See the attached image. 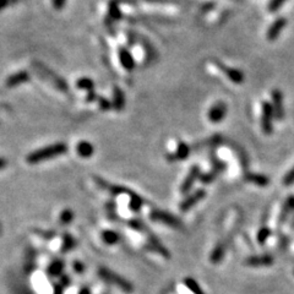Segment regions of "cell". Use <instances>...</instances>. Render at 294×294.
Segmentation results:
<instances>
[{
    "label": "cell",
    "mask_w": 294,
    "mask_h": 294,
    "mask_svg": "<svg viewBox=\"0 0 294 294\" xmlns=\"http://www.w3.org/2000/svg\"><path fill=\"white\" fill-rule=\"evenodd\" d=\"M67 147L66 145L63 144V142H59V144H54L50 145V146L44 147V148H41V150L35 151V152L30 153L27 156V162L28 163H38V162H43V161L47 160H52V158L57 157V156L63 155V153L66 152Z\"/></svg>",
    "instance_id": "6da1fadb"
},
{
    "label": "cell",
    "mask_w": 294,
    "mask_h": 294,
    "mask_svg": "<svg viewBox=\"0 0 294 294\" xmlns=\"http://www.w3.org/2000/svg\"><path fill=\"white\" fill-rule=\"evenodd\" d=\"M33 69H35V71L37 72L38 75L42 76L44 80L49 81L57 90L62 91V92H69V86H67L66 81L63 78H60L59 75H57L49 67L45 66L43 63L33 62Z\"/></svg>",
    "instance_id": "7a4b0ae2"
},
{
    "label": "cell",
    "mask_w": 294,
    "mask_h": 294,
    "mask_svg": "<svg viewBox=\"0 0 294 294\" xmlns=\"http://www.w3.org/2000/svg\"><path fill=\"white\" fill-rule=\"evenodd\" d=\"M209 66L213 67V70H216V71L219 72V74H222L223 76L227 78V80H230L231 83L235 84V85H240V84L244 83V74H243L240 70L227 66V65L218 62V60H210Z\"/></svg>",
    "instance_id": "3957f363"
},
{
    "label": "cell",
    "mask_w": 294,
    "mask_h": 294,
    "mask_svg": "<svg viewBox=\"0 0 294 294\" xmlns=\"http://www.w3.org/2000/svg\"><path fill=\"white\" fill-rule=\"evenodd\" d=\"M100 274H101V277H102V278L105 279V281L110 282V283H113L114 286H118L120 289H123L124 292H132V289H134V287H132V284L130 283L129 281H126L125 278L120 277L119 274L112 272L110 270L105 269V267H101Z\"/></svg>",
    "instance_id": "277c9868"
},
{
    "label": "cell",
    "mask_w": 294,
    "mask_h": 294,
    "mask_svg": "<svg viewBox=\"0 0 294 294\" xmlns=\"http://www.w3.org/2000/svg\"><path fill=\"white\" fill-rule=\"evenodd\" d=\"M262 114H261V126L262 131L265 134H271L272 132V120H273V108L271 103L262 102Z\"/></svg>",
    "instance_id": "5b68a950"
},
{
    "label": "cell",
    "mask_w": 294,
    "mask_h": 294,
    "mask_svg": "<svg viewBox=\"0 0 294 294\" xmlns=\"http://www.w3.org/2000/svg\"><path fill=\"white\" fill-rule=\"evenodd\" d=\"M227 105H226L225 102H221V101H219V102L214 103V105L210 108L209 113H207V117H209L210 122L216 124V123L222 122V120L225 119V117L227 115Z\"/></svg>",
    "instance_id": "8992f818"
},
{
    "label": "cell",
    "mask_w": 294,
    "mask_h": 294,
    "mask_svg": "<svg viewBox=\"0 0 294 294\" xmlns=\"http://www.w3.org/2000/svg\"><path fill=\"white\" fill-rule=\"evenodd\" d=\"M287 26V19L286 18H278L271 23V26L269 27L266 33V38L270 42H273L278 38V36L281 35L282 31L284 30V27Z\"/></svg>",
    "instance_id": "52a82bcc"
},
{
    "label": "cell",
    "mask_w": 294,
    "mask_h": 294,
    "mask_svg": "<svg viewBox=\"0 0 294 294\" xmlns=\"http://www.w3.org/2000/svg\"><path fill=\"white\" fill-rule=\"evenodd\" d=\"M272 97V108H273V114L274 117L278 120L283 119L284 117V108H283V96L282 92L277 88H274L271 92Z\"/></svg>",
    "instance_id": "ba28073f"
},
{
    "label": "cell",
    "mask_w": 294,
    "mask_h": 294,
    "mask_svg": "<svg viewBox=\"0 0 294 294\" xmlns=\"http://www.w3.org/2000/svg\"><path fill=\"white\" fill-rule=\"evenodd\" d=\"M28 81H30V72L27 70H20V71L15 72V74H13V75H10L6 79L5 85L6 87L13 88L28 83Z\"/></svg>",
    "instance_id": "9c48e42d"
},
{
    "label": "cell",
    "mask_w": 294,
    "mask_h": 294,
    "mask_svg": "<svg viewBox=\"0 0 294 294\" xmlns=\"http://www.w3.org/2000/svg\"><path fill=\"white\" fill-rule=\"evenodd\" d=\"M151 219H153V221H158V222L167 223L168 226L174 228H179L180 226H182V222H180L179 219L173 217L172 214L166 213V212L163 211H153L152 213H151Z\"/></svg>",
    "instance_id": "30bf717a"
},
{
    "label": "cell",
    "mask_w": 294,
    "mask_h": 294,
    "mask_svg": "<svg viewBox=\"0 0 294 294\" xmlns=\"http://www.w3.org/2000/svg\"><path fill=\"white\" fill-rule=\"evenodd\" d=\"M118 55H119V62L120 65H122L123 67H124V70H126V71H132V70L135 69V59L134 57H132L131 53L129 52V50L126 49V48H119V53H118Z\"/></svg>",
    "instance_id": "8fae6325"
},
{
    "label": "cell",
    "mask_w": 294,
    "mask_h": 294,
    "mask_svg": "<svg viewBox=\"0 0 294 294\" xmlns=\"http://www.w3.org/2000/svg\"><path fill=\"white\" fill-rule=\"evenodd\" d=\"M205 196H206V192H205L204 190H197V191H195L191 196L187 197V199L182 202V205H180V210H182L183 212L189 211L192 206H195L197 202L201 201Z\"/></svg>",
    "instance_id": "7c38bea8"
},
{
    "label": "cell",
    "mask_w": 294,
    "mask_h": 294,
    "mask_svg": "<svg viewBox=\"0 0 294 294\" xmlns=\"http://www.w3.org/2000/svg\"><path fill=\"white\" fill-rule=\"evenodd\" d=\"M200 175V168L199 166H192V168L190 169V172L188 173L187 178H185V180L183 182L182 184V189H180V191L183 192V194H187L188 191H189L190 189H191V187L194 185L195 180L199 178Z\"/></svg>",
    "instance_id": "4fadbf2b"
},
{
    "label": "cell",
    "mask_w": 294,
    "mask_h": 294,
    "mask_svg": "<svg viewBox=\"0 0 294 294\" xmlns=\"http://www.w3.org/2000/svg\"><path fill=\"white\" fill-rule=\"evenodd\" d=\"M190 152V146L189 145H187L185 142H179V145H178L177 147V151H175L174 153H172V155L168 156V161H170V162H174V161H182L185 160V158L189 156Z\"/></svg>",
    "instance_id": "5bb4252c"
},
{
    "label": "cell",
    "mask_w": 294,
    "mask_h": 294,
    "mask_svg": "<svg viewBox=\"0 0 294 294\" xmlns=\"http://www.w3.org/2000/svg\"><path fill=\"white\" fill-rule=\"evenodd\" d=\"M273 262V257L270 255H261V256H252L245 260V264L248 266L260 267V266H270Z\"/></svg>",
    "instance_id": "9a60e30c"
},
{
    "label": "cell",
    "mask_w": 294,
    "mask_h": 294,
    "mask_svg": "<svg viewBox=\"0 0 294 294\" xmlns=\"http://www.w3.org/2000/svg\"><path fill=\"white\" fill-rule=\"evenodd\" d=\"M125 107V96L123 91L119 87H114L113 90V101H112V108L117 112L124 109Z\"/></svg>",
    "instance_id": "2e32d148"
},
{
    "label": "cell",
    "mask_w": 294,
    "mask_h": 294,
    "mask_svg": "<svg viewBox=\"0 0 294 294\" xmlns=\"http://www.w3.org/2000/svg\"><path fill=\"white\" fill-rule=\"evenodd\" d=\"M76 152L83 158H90L93 155V152H95V148H93L91 142L81 141L76 145Z\"/></svg>",
    "instance_id": "e0dca14e"
},
{
    "label": "cell",
    "mask_w": 294,
    "mask_h": 294,
    "mask_svg": "<svg viewBox=\"0 0 294 294\" xmlns=\"http://www.w3.org/2000/svg\"><path fill=\"white\" fill-rule=\"evenodd\" d=\"M108 18L110 21H119L122 18V10L119 8V1L112 0L108 6Z\"/></svg>",
    "instance_id": "ac0fdd59"
},
{
    "label": "cell",
    "mask_w": 294,
    "mask_h": 294,
    "mask_svg": "<svg viewBox=\"0 0 294 294\" xmlns=\"http://www.w3.org/2000/svg\"><path fill=\"white\" fill-rule=\"evenodd\" d=\"M245 180L249 183H254V184L259 185V187H266L270 183V179L266 175L260 174H247L245 175Z\"/></svg>",
    "instance_id": "d6986e66"
},
{
    "label": "cell",
    "mask_w": 294,
    "mask_h": 294,
    "mask_svg": "<svg viewBox=\"0 0 294 294\" xmlns=\"http://www.w3.org/2000/svg\"><path fill=\"white\" fill-rule=\"evenodd\" d=\"M76 87L86 92H91L95 91V83L90 78H81L76 81Z\"/></svg>",
    "instance_id": "ffe728a7"
},
{
    "label": "cell",
    "mask_w": 294,
    "mask_h": 294,
    "mask_svg": "<svg viewBox=\"0 0 294 294\" xmlns=\"http://www.w3.org/2000/svg\"><path fill=\"white\" fill-rule=\"evenodd\" d=\"M291 211H294V196H289L288 199H287L286 205H284L283 207V211H282L281 214V219H279V222H283V221H286L287 216H288V213Z\"/></svg>",
    "instance_id": "44dd1931"
},
{
    "label": "cell",
    "mask_w": 294,
    "mask_h": 294,
    "mask_svg": "<svg viewBox=\"0 0 294 294\" xmlns=\"http://www.w3.org/2000/svg\"><path fill=\"white\" fill-rule=\"evenodd\" d=\"M223 254H225V245L218 244V247H216V249H214L213 252H212L211 261L212 262L221 261V259L223 257Z\"/></svg>",
    "instance_id": "7402d4cb"
},
{
    "label": "cell",
    "mask_w": 294,
    "mask_h": 294,
    "mask_svg": "<svg viewBox=\"0 0 294 294\" xmlns=\"http://www.w3.org/2000/svg\"><path fill=\"white\" fill-rule=\"evenodd\" d=\"M102 237L103 239H105V242L109 245L115 244V243L119 240V237H118L117 233L112 232V231H105V232H103Z\"/></svg>",
    "instance_id": "603a6c76"
},
{
    "label": "cell",
    "mask_w": 294,
    "mask_h": 294,
    "mask_svg": "<svg viewBox=\"0 0 294 294\" xmlns=\"http://www.w3.org/2000/svg\"><path fill=\"white\" fill-rule=\"evenodd\" d=\"M184 282H185V284H187V286L189 287V288L191 289L195 294H204V292L201 291V288H200L196 281H194L192 278H187Z\"/></svg>",
    "instance_id": "cb8c5ba5"
},
{
    "label": "cell",
    "mask_w": 294,
    "mask_h": 294,
    "mask_svg": "<svg viewBox=\"0 0 294 294\" xmlns=\"http://www.w3.org/2000/svg\"><path fill=\"white\" fill-rule=\"evenodd\" d=\"M270 235V230L267 227H262L261 230L259 231V233H257V242L260 243V244H264L265 242H266V239L269 238Z\"/></svg>",
    "instance_id": "d4e9b609"
},
{
    "label": "cell",
    "mask_w": 294,
    "mask_h": 294,
    "mask_svg": "<svg viewBox=\"0 0 294 294\" xmlns=\"http://www.w3.org/2000/svg\"><path fill=\"white\" fill-rule=\"evenodd\" d=\"M286 1L287 0H271L269 4V11L270 13H274V11L278 10Z\"/></svg>",
    "instance_id": "484cf974"
},
{
    "label": "cell",
    "mask_w": 294,
    "mask_h": 294,
    "mask_svg": "<svg viewBox=\"0 0 294 294\" xmlns=\"http://www.w3.org/2000/svg\"><path fill=\"white\" fill-rule=\"evenodd\" d=\"M96 102L98 103V105H100V108L102 110L112 109V102H109L107 98H103V97H100V96H98V98H97V101H96Z\"/></svg>",
    "instance_id": "4316f807"
},
{
    "label": "cell",
    "mask_w": 294,
    "mask_h": 294,
    "mask_svg": "<svg viewBox=\"0 0 294 294\" xmlns=\"http://www.w3.org/2000/svg\"><path fill=\"white\" fill-rule=\"evenodd\" d=\"M141 205H142V200L140 199L139 196H136V195H132L131 201H130V207H131V210H134V211H139V210L141 209Z\"/></svg>",
    "instance_id": "83f0119b"
},
{
    "label": "cell",
    "mask_w": 294,
    "mask_h": 294,
    "mask_svg": "<svg viewBox=\"0 0 294 294\" xmlns=\"http://www.w3.org/2000/svg\"><path fill=\"white\" fill-rule=\"evenodd\" d=\"M293 183H294V167L292 168V169L289 170V172L287 173L283 178V184L287 185V187L292 185Z\"/></svg>",
    "instance_id": "f1b7e54d"
},
{
    "label": "cell",
    "mask_w": 294,
    "mask_h": 294,
    "mask_svg": "<svg viewBox=\"0 0 294 294\" xmlns=\"http://www.w3.org/2000/svg\"><path fill=\"white\" fill-rule=\"evenodd\" d=\"M65 1H66V0H52L53 6H54L55 10H62L65 5Z\"/></svg>",
    "instance_id": "f546056e"
},
{
    "label": "cell",
    "mask_w": 294,
    "mask_h": 294,
    "mask_svg": "<svg viewBox=\"0 0 294 294\" xmlns=\"http://www.w3.org/2000/svg\"><path fill=\"white\" fill-rule=\"evenodd\" d=\"M98 96L96 95L95 91H91V92H87V95H86V102H95V101H97Z\"/></svg>",
    "instance_id": "4dcf8cb0"
},
{
    "label": "cell",
    "mask_w": 294,
    "mask_h": 294,
    "mask_svg": "<svg viewBox=\"0 0 294 294\" xmlns=\"http://www.w3.org/2000/svg\"><path fill=\"white\" fill-rule=\"evenodd\" d=\"M71 219H72V212L71 211H65L64 213H63V217H62L63 222L67 223V222H70Z\"/></svg>",
    "instance_id": "1f68e13d"
},
{
    "label": "cell",
    "mask_w": 294,
    "mask_h": 294,
    "mask_svg": "<svg viewBox=\"0 0 294 294\" xmlns=\"http://www.w3.org/2000/svg\"><path fill=\"white\" fill-rule=\"evenodd\" d=\"M14 0H0V11L4 10L5 8H8L10 4H13Z\"/></svg>",
    "instance_id": "d6a6232c"
},
{
    "label": "cell",
    "mask_w": 294,
    "mask_h": 294,
    "mask_svg": "<svg viewBox=\"0 0 294 294\" xmlns=\"http://www.w3.org/2000/svg\"><path fill=\"white\" fill-rule=\"evenodd\" d=\"M5 166H6V161L4 160V158H0V169L5 167Z\"/></svg>",
    "instance_id": "836d02e7"
},
{
    "label": "cell",
    "mask_w": 294,
    "mask_h": 294,
    "mask_svg": "<svg viewBox=\"0 0 294 294\" xmlns=\"http://www.w3.org/2000/svg\"><path fill=\"white\" fill-rule=\"evenodd\" d=\"M80 294H90V291H88L87 288H84L83 291L80 292Z\"/></svg>",
    "instance_id": "e575fe53"
},
{
    "label": "cell",
    "mask_w": 294,
    "mask_h": 294,
    "mask_svg": "<svg viewBox=\"0 0 294 294\" xmlns=\"http://www.w3.org/2000/svg\"><path fill=\"white\" fill-rule=\"evenodd\" d=\"M3 107L8 108V105H1V103H0V109H1V108H3Z\"/></svg>",
    "instance_id": "d590c367"
}]
</instances>
